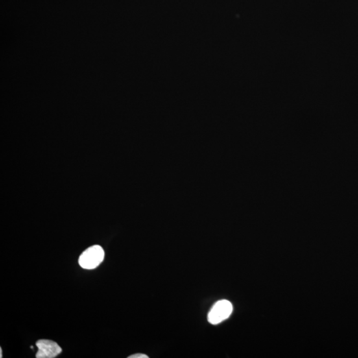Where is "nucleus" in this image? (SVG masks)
I'll return each instance as SVG.
<instances>
[{"mask_svg":"<svg viewBox=\"0 0 358 358\" xmlns=\"http://www.w3.org/2000/svg\"><path fill=\"white\" fill-rule=\"evenodd\" d=\"M38 351L37 358H54L62 352V349L55 342L49 340H39L36 342Z\"/></svg>","mask_w":358,"mask_h":358,"instance_id":"3","label":"nucleus"},{"mask_svg":"<svg viewBox=\"0 0 358 358\" xmlns=\"http://www.w3.org/2000/svg\"><path fill=\"white\" fill-rule=\"evenodd\" d=\"M105 253L101 246L95 245L90 247L82 253L78 263L85 270H94L104 261Z\"/></svg>","mask_w":358,"mask_h":358,"instance_id":"1","label":"nucleus"},{"mask_svg":"<svg viewBox=\"0 0 358 358\" xmlns=\"http://www.w3.org/2000/svg\"><path fill=\"white\" fill-rule=\"evenodd\" d=\"M233 311V306L230 301L221 300L216 303L208 315V320L211 324H220L230 317Z\"/></svg>","mask_w":358,"mask_h":358,"instance_id":"2","label":"nucleus"},{"mask_svg":"<svg viewBox=\"0 0 358 358\" xmlns=\"http://www.w3.org/2000/svg\"><path fill=\"white\" fill-rule=\"evenodd\" d=\"M2 357H3L2 356V349L0 348V357L2 358Z\"/></svg>","mask_w":358,"mask_h":358,"instance_id":"5","label":"nucleus"},{"mask_svg":"<svg viewBox=\"0 0 358 358\" xmlns=\"http://www.w3.org/2000/svg\"><path fill=\"white\" fill-rule=\"evenodd\" d=\"M147 355L142 354V353H136V354H134L130 355L128 358H148Z\"/></svg>","mask_w":358,"mask_h":358,"instance_id":"4","label":"nucleus"}]
</instances>
